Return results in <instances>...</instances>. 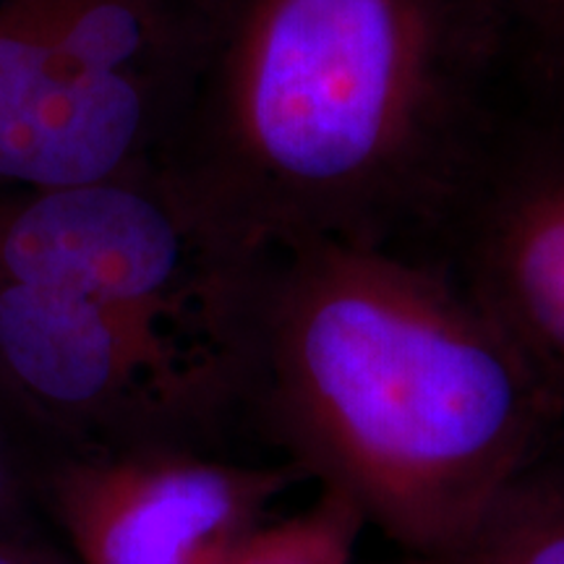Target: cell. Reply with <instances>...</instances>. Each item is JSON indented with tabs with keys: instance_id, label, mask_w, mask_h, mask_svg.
<instances>
[{
	"instance_id": "1",
	"label": "cell",
	"mask_w": 564,
	"mask_h": 564,
	"mask_svg": "<svg viewBox=\"0 0 564 564\" xmlns=\"http://www.w3.org/2000/svg\"><path fill=\"white\" fill-rule=\"evenodd\" d=\"M510 0H220L165 171L251 251L440 228L512 61Z\"/></svg>"
},
{
	"instance_id": "2",
	"label": "cell",
	"mask_w": 564,
	"mask_h": 564,
	"mask_svg": "<svg viewBox=\"0 0 564 564\" xmlns=\"http://www.w3.org/2000/svg\"><path fill=\"white\" fill-rule=\"evenodd\" d=\"M243 419L423 562L476 531L564 413L453 272L314 238L264 249Z\"/></svg>"
},
{
	"instance_id": "3",
	"label": "cell",
	"mask_w": 564,
	"mask_h": 564,
	"mask_svg": "<svg viewBox=\"0 0 564 564\" xmlns=\"http://www.w3.org/2000/svg\"><path fill=\"white\" fill-rule=\"evenodd\" d=\"M264 251L217 232L165 171L61 188H0V280L108 303L249 379Z\"/></svg>"
},
{
	"instance_id": "4",
	"label": "cell",
	"mask_w": 564,
	"mask_h": 564,
	"mask_svg": "<svg viewBox=\"0 0 564 564\" xmlns=\"http://www.w3.org/2000/svg\"><path fill=\"white\" fill-rule=\"evenodd\" d=\"M0 398L66 449L209 447L241 419L220 366L108 303L0 280Z\"/></svg>"
},
{
	"instance_id": "5",
	"label": "cell",
	"mask_w": 564,
	"mask_h": 564,
	"mask_svg": "<svg viewBox=\"0 0 564 564\" xmlns=\"http://www.w3.org/2000/svg\"><path fill=\"white\" fill-rule=\"evenodd\" d=\"M303 481L288 460L154 442L66 449L34 486L79 564H230Z\"/></svg>"
},
{
	"instance_id": "6",
	"label": "cell",
	"mask_w": 564,
	"mask_h": 564,
	"mask_svg": "<svg viewBox=\"0 0 564 564\" xmlns=\"http://www.w3.org/2000/svg\"><path fill=\"white\" fill-rule=\"evenodd\" d=\"M523 70L440 228L447 267L512 337L564 413V79Z\"/></svg>"
},
{
	"instance_id": "7",
	"label": "cell",
	"mask_w": 564,
	"mask_h": 564,
	"mask_svg": "<svg viewBox=\"0 0 564 564\" xmlns=\"http://www.w3.org/2000/svg\"><path fill=\"white\" fill-rule=\"evenodd\" d=\"M188 91L97 76L0 6V188H61L160 171Z\"/></svg>"
},
{
	"instance_id": "8",
	"label": "cell",
	"mask_w": 564,
	"mask_h": 564,
	"mask_svg": "<svg viewBox=\"0 0 564 564\" xmlns=\"http://www.w3.org/2000/svg\"><path fill=\"white\" fill-rule=\"evenodd\" d=\"M68 63L97 76L188 91L199 79L220 0H0Z\"/></svg>"
},
{
	"instance_id": "9",
	"label": "cell",
	"mask_w": 564,
	"mask_h": 564,
	"mask_svg": "<svg viewBox=\"0 0 564 564\" xmlns=\"http://www.w3.org/2000/svg\"><path fill=\"white\" fill-rule=\"evenodd\" d=\"M405 564H564V453L528 465L453 552Z\"/></svg>"
},
{
	"instance_id": "10",
	"label": "cell",
	"mask_w": 564,
	"mask_h": 564,
	"mask_svg": "<svg viewBox=\"0 0 564 564\" xmlns=\"http://www.w3.org/2000/svg\"><path fill=\"white\" fill-rule=\"evenodd\" d=\"M366 528L345 494L319 486L312 505L264 523L230 564H352Z\"/></svg>"
},
{
	"instance_id": "11",
	"label": "cell",
	"mask_w": 564,
	"mask_h": 564,
	"mask_svg": "<svg viewBox=\"0 0 564 564\" xmlns=\"http://www.w3.org/2000/svg\"><path fill=\"white\" fill-rule=\"evenodd\" d=\"M520 66L564 74V0H510Z\"/></svg>"
},
{
	"instance_id": "12",
	"label": "cell",
	"mask_w": 564,
	"mask_h": 564,
	"mask_svg": "<svg viewBox=\"0 0 564 564\" xmlns=\"http://www.w3.org/2000/svg\"><path fill=\"white\" fill-rule=\"evenodd\" d=\"M26 478L9 436L0 429V528L19 525L21 507H24Z\"/></svg>"
},
{
	"instance_id": "13",
	"label": "cell",
	"mask_w": 564,
	"mask_h": 564,
	"mask_svg": "<svg viewBox=\"0 0 564 564\" xmlns=\"http://www.w3.org/2000/svg\"><path fill=\"white\" fill-rule=\"evenodd\" d=\"M0 564H79L66 549L42 544L19 525L0 528Z\"/></svg>"
}]
</instances>
